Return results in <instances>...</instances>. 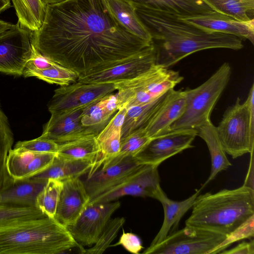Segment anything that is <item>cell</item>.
<instances>
[{"label": "cell", "instance_id": "1", "mask_svg": "<svg viewBox=\"0 0 254 254\" xmlns=\"http://www.w3.org/2000/svg\"><path fill=\"white\" fill-rule=\"evenodd\" d=\"M32 43L41 54L78 76L151 44L122 27L101 0H65L47 5L42 25L32 32Z\"/></svg>", "mask_w": 254, "mask_h": 254}, {"label": "cell", "instance_id": "2", "mask_svg": "<svg viewBox=\"0 0 254 254\" xmlns=\"http://www.w3.org/2000/svg\"><path fill=\"white\" fill-rule=\"evenodd\" d=\"M151 37L156 64L169 68L188 56L202 50L224 48L242 49V39L209 32L180 19L177 15L143 7H134Z\"/></svg>", "mask_w": 254, "mask_h": 254}, {"label": "cell", "instance_id": "3", "mask_svg": "<svg viewBox=\"0 0 254 254\" xmlns=\"http://www.w3.org/2000/svg\"><path fill=\"white\" fill-rule=\"evenodd\" d=\"M75 248H83L55 218L0 222V254H62Z\"/></svg>", "mask_w": 254, "mask_h": 254}, {"label": "cell", "instance_id": "4", "mask_svg": "<svg viewBox=\"0 0 254 254\" xmlns=\"http://www.w3.org/2000/svg\"><path fill=\"white\" fill-rule=\"evenodd\" d=\"M186 226L228 235L254 215V190L242 185L199 194Z\"/></svg>", "mask_w": 254, "mask_h": 254}, {"label": "cell", "instance_id": "5", "mask_svg": "<svg viewBox=\"0 0 254 254\" xmlns=\"http://www.w3.org/2000/svg\"><path fill=\"white\" fill-rule=\"evenodd\" d=\"M238 97L235 103L225 112L216 132L226 153L233 159L254 151V84L247 100L241 103Z\"/></svg>", "mask_w": 254, "mask_h": 254}, {"label": "cell", "instance_id": "6", "mask_svg": "<svg viewBox=\"0 0 254 254\" xmlns=\"http://www.w3.org/2000/svg\"><path fill=\"white\" fill-rule=\"evenodd\" d=\"M231 74L230 64L224 63L202 84L185 90V111L171 126L170 131L195 129L210 120L211 111L226 88Z\"/></svg>", "mask_w": 254, "mask_h": 254}, {"label": "cell", "instance_id": "7", "mask_svg": "<svg viewBox=\"0 0 254 254\" xmlns=\"http://www.w3.org/2000/svg\"><path fill=\"white\" fill-rule=\"evenodd\" d=\"M179 72L157 64L137 76L114 83L119 109L152 102L180 83Z\"/></svg>", "mask_w": 254, "mask_h": 254}, {"label": "cell", "instance_id": "8", "mask_svg": "<svg viewBox=\"0 0 254 254\" xmlns=\"http://www.w3.org/2000/svg\"><path fill=\"white\" fill-rule=\"evenodd\" d=\"M226 235L186 226L163 241L146 248L144 254H211Z\"/></svg>", "mask_w": 254, "mask_h": 254}, {"label": "cell", "instance_id": "9", "mask_svg": "<svg viewBox=\"0 0 254 254\" xmlns=\"http://www.w3.org/2000/svg\"><path fill=\"white\" fill-rule=\"evenodd\" d=\"M156 53L151 44L127 57L103 64L80 75L77 81L87 83H115L134 78L156 64Z\"/></svg>", "mask_w": 254, "mask_h": 254}, {"label": "cell", "instance_id": "10", "mask_svg": "<svg viewBox=\"0 0 254 254\" xmlns=\"http://www.w3.org/2000/svg\"><path fill=\"white\" fill-rule=\"evenodd\" d=\"M115 90L114 83H87L77 80L56 89L48 109L54 114L84 108Z\"/></svg>", "mask_w": 254, "mask_h": 254}, {"label": "cell", "instance_id": "11", "mask_svg": "<svg viewBox=\"0 0 254 254\" xmlns=\"http://www.w3.org/2000/svg\"><path fill=\"white\" fill-rule=\"evenodd\" d=\"M32 32L18 22L0 34V71L23 74L32 54Z\"/></svg>", "mask_w": 254, "mask_h": 254}, {"label": "cell", "instance_id": "12", "mask_svg": "<svg viewBox=\"0 0 254 254\" xmlns=\"http://www.w3.org/2000/svg\"><path fill=\"white\" fill-rule=\"evenodd\" d=\"M158 168L157 166L140 165L122 182L91 199L88 204L113 201L127 195L155 199L162 189Z\"/></svg>", "mask_w": 254, "mask_h": 254}, {"label": "cell", "instance_id": "13", "mask_svg": "<svg viewBox=\"0 0 254 254\" xmlns=\"http://www.w3.org/2000/svg\"><path fill=\"white\" fill-rule=\"evenodd\" d=\"M197 135L195 129L171 130L151 138L133 157L140 165L159 166L170 157L193 147L192 142Z\"/></svg>", "mask_w": 254, "mask_h": 254}, {"label": "cell", "instance_id": "14", "mask_svg": "<svg viewBox=\"0 0 254 254\" xmlns=\"http://www.w3.org/2000/svg\"><path fill=\"white\" fill-rule=\"evenodd\" d=\"M120 206L119 201L88 204L76 222L67 229L80 245L91 247Z\"/></svg>", "mask_w": 254, "mask_h": 254}, {"label": "cell", "instance_id": "15", "mask_svg": "<svg viewBox=\"0 0 254 254\" xmlns=\"http://www.w3.org/2000/svg\"><path fill=\"white\" fill-rule=\"evenodd\" d=\"M178 17L189 24L209 32L237 36L254 44V19L242 21L215 11Z\"/></svg>", "mask_w": 254, "mask_h": 254}, {"label": "cell", "instance_id": "16", "mask_svg": "<svg viewBox=\"0 0 254 254\" xmlns=\"http://www.w3.org/2000/svg\"><path fill=\"white\" fill-rule=\"evenodd\" d=\"M62 182L55 219L67 228L76 222L88 205L90 197L79 178Z\"/></svg>", "mask_w": 254, "mask_h": 254}, {"label": "cell", "instance_id": "17", "mask_svg": "<svg viewBox=\"0 0 254 254\" xmlns=\"http://www.w3.org/2000/svg\"><path fill=\"white\" fill-rule=\"evenodd\" d=\"M140 165L133 157L100 167L83 182L90 199L117 185Z\"/></svg>", "mask_w": 254, "mask_h": 254}, {"label": "cell", "instance_id": "18", "mask_svg": "<svg viewBox=\"0 0 254 254\" xmlns=\"http://www.w3.org/2000/svg\"><path fill=\"white\" fill-rule=\"evenodd\" d=\"M56 156L52 153L34 152L21 148L11 149L6 160L8 174L15 181L29 179L47 169Z\"/></svg>", "mask_w": 254, "mask_h": 254}, {"label": "cell", "instance_id": "19", "mask_svg": "<svg viewBox=\"0 0 254 254\" xmlns=\"http://www.w3.org/2000/svg\"><path fill=\"white\" fill-rule=\"evenodd\" d=\"M83 108L51 114L40 136L59 144L90 134L81 122Z\"/></svg>", "mask_w": 254, "mask_h": 254}, {"label": "cell", "instance_id": "20", "mask_svg": "<svg viewBox=\"0 0 254 254\" xmlns=\"http://www.w3.org/2000/svg\"><path fill=\"white\" fill-rule=\"evenodd\" d=\"M186 106L185 91L169 90L145 130L153 138L170 131L171 126L183 114Z\"/></svg>", "mask_w": 254, "mask_h": 254}, {"label": "cell", "instance_id": "21", "mask_svg": "<svg viewBox=\"0 0 254 254\" xmlns=\"http://www.w3.org/2000/svg\"><path fill=\"white\" fill-rule=\"evenodd\" d=\"M201 189L187 199L182 201L169 198L161 189L155 199L162 204L164 213L163 224L149 246H153L163 241L169 234L177 230L180 221L186 213L191 208Z\"/></svg>", "mask_w": 254, "mask_h": 254}, {"label": "cell", "instance_id": "22", "mask_svg": "<svg viewBox=\"0 0 254 254\" xmlns=\"http://www.w3.org/2000/svg\"><path fill=\"white\" fill-rule=\"evenodd\" d=\"M118 110L115 94H109L83 108L81 123L90 134L96 136Z\"/></svg>", "mask_w": 254, "mask_h": 254}, {"label": "cell", "instance_id": "23", "mask_svg": "<svg viewBox=\"0 0 254 254\" xmlns=\"http://www.w3.org/2000/svg\"><path fill=\"white\" fill-rule=\"evenodd\" d=\"M134 7L139 6L188 16L207 13L213 11L201 0H123Z\"/></svg>", "mask_w": 254, "mask_h": 254}, {"label": "cell", "instance_id": "24", "mask_svg": "<svg viewBox=\"0 0 254 254\" xmlns=\"http://www.w3.org/2000/svg\"><path fill=\"white\" fill-rule=\"evenodd\" d=\"M101 0L112 16L122 27L134 36L151 42L149 33L131 3L123 0Z\"/></svg>", "mask_w": 254, "mask_h": 254}, {"label": "cell", "instance_id": "25", "mask_svg": "<svg viewBox=\"0 0 254 254\" xmlns=\"http://www.w3.org/2000/svg\"><path fill=\"white\" fill-rule=\"evenodd\" d=\"M197 135L206 143L211 157V167L210 175L202 186L204 187L214 180L220 172L232 166L228 159L218 137L216 127L209 120L195 129Z\"/></svg>", "mask_w": 254, "mask_h": 254}, {"label": "cell", "instance_id": "26", "mask_svg": "<svg viewBox=\"0 0 254 254\" xmlns=\"http://www.w3.org/2000/svg\"><path fill=\"white\" fill-rule=\"evenodd\" d=\"M48 180L29 178L16 181L1 192L0 203L36 206V200Z\"/></svg>", "mask_w": 254, "mask_h": 254}, {"label": "cell", "instance_id": "27", "mask_svg": "<svg viewBox=\"0 0 254 254\" xmlns=\"http://www.w3.org/2000/svg\"><path fill=\"white\" fill-rule=\"evenodd\" d=\"M95 136L93 134L87 135L60 144L56 156L65 159L88 162L93 166L99 152Z\"/></svg>", "mask_w": 254, "mask_h": 254}, {"label": "cell", "instance_id": "28", "mask_svg": "<svg viewBox=\"0 0 254 254\" xmlns=\"http://www.w3.org/2000/svg\"><path fill=\"white\" fill-rule=\"evenodd\" d=\"M92 166V163L88 162L65 159L56 156L47 169L30 178L46 180L54 179L63 181L88 174Z\"/></svg>", "mask_w": 254, "mask_h": 254}, {"label": "cell", "instance_id": "29", "mask_svg": "<svg viewBox=\"0 0 254 254\" xmlns=\"http://www.w3.org/2000/svg\"><path fill=\"white\" fill-rule=\"evenodd\" d=\"M167 92L152 102L127 109L121 129L122 138L135 130L145 128L164 100Z\"/></svg>", "mask_w": 254, "mask_h": 254}, {"label": "cell", "instance_id": "30", "mask_svg": "<svg viewBox=\"0 0 254 254\" xmlns=\"http://www.w3.org/2000/svg\"><path fill=\"white\" fill-rule=\"evenodd\" d=\"M18 22L31 32L37 30L42 25L46 6L40 0H11Z\"/></svg>", "mask_w": 254, "mask_h": 254}, {"label": "cell", "instance_id": "31", "mask_svg": "<svg viewBox=\"0 0 254 254\" xmlns=\"http://www.w3.org/2000/svg\"><path fill=\"white\" fill-rule=\"evenodd\" d=\"M13 135L8 119L0 106V191L2 192L15 181L6 168V160L13 143Z\"/></svg>", "mask_w": 254, "mask_h": 254}, {"label": "cell", "instance_id": "32", "mask_svg": "<svg viewBox=\"0 0 254 254\" xmlns=\"http://www.w3.org/2000/svg\"><path fill=\"white\" fill-rule=\"evenodd\" d=\"M213 11L247 21L254 18V0H201Z\"/></svg>", "mask_w": 254, "mask_h": 254}, {"label": "cell", "instance_id": "33", "mask_svg": "<svg viewBox=\"0 0 254 254\" xmlns=\"http://www.w3.org/2000/svg\"><path fill=\"white\" fill-rule=\"evenodd\" d=\"M25 77H36L51 84L66 85L77 80L78 75L74 71L56 63L44 69H24Z\"/></svg>", "mask_w": 254, "mask_h": 254}, {"label": "cell", "instance_id": "34", "mask_svg": "<svg viewBox=\"0 0 254 254\" xmlns=\"http://www.w3.org/2000/svg\"><path fill=\"white\" fill-rule=\"evenodd\" d=\"M62 188V181L49 179L43 189L38 194L36 200V207L47 217L55 218Z\"/></svg>", "mask_w": 254, "mask_h": 254}, {"label": "cell", "instance_id": "35", "mask_svg": "<svg viewBox=\"0 0 254 254\" xmlns=\"http://www.w3.org/2000/svg\"><path fill=\"white\" fill-rule=\"evenodd\" d=\"M151 138L147 135L145 128L135 130L122 138L119 153L101 166L117 162L126 157H133L142 149Z\"/></svg>", "mask_w": 254, "mask_h": 254}, {"label": "cell", "instance_id": "36", "mask_svg": "<svg viewBox=\"0 0 254 254\" xmlns=\"http://www.w3.org/2000/svg\"><path fill=\"white\" fill-rule=\"evenodd\" d=\"M125 221L126 219L124 217L111 218L96 243L89 248L85 249L84 254H102L110 247Z\"/></svg>", "mask_w": 254, "mask_h": 254}, {"label": "cell", "instance_id": "37", "mask_svg": "<svg viewBox=\"0 0 254 254\" xmlns=\"http://www.w3.org/2000/svg\"><path fill=\"white\" fill-rule=\"evenodd\" d=\"M45 217L36 206L0 203V222Z\"/></svg>", "mask_w": 254, "mask_h": 254}, {"label": "cell", "instance_id": "38", "mask_svg": "<svg viewBox=\"0 0 254 254\" xmlns=\"http://www.w3.org/2000/svg\"><path fill=\"white\" fill-rule=\"evenodd\" d=\"M254 215L227 235L223 242L212 252L211 254L220 253L234 242L244 239L253 238L254 234Z\"/></svg>", "mask_w": 254, "mask_h": 254}, {"label": "cell", "instance_id": "39", "mask_svg": "<svg viewBox=\"0 0 254 254\" xmlns=\"http://www.w3.org/2000/svg\"><path fill=\"white\" fill-rule=\"evenodd\" d=\"M59 146L58 143L51 139L39 136L30 140L18 141L14 146V148H21L34 152L52 153L56 154Z\"/></svg>", "mask_w": 254, "mask_h": 254}, {"label": "cell", "instance_id": "40", "mask_svg": "<svg viewBox=\"0 0 254 254\" xmlns=\"http://www.w3.org/2000/svg\"><path fill=\"white\" fill-rule=\"evenodd\" d=\"M127 111L126 107L118 110L104 128L95 136L97 143L118 130H121Z\"/></svg>", "mask_w": 254, "mask_h": 254}, {"label": "cell", "instance_id": "41", "mask_svg": "<svg viewBox=\"0 0 254 254\" xmlns=\"http://www.w3.org/2000/svg\"><path fill=\"white\" fill-rule=\"evenodd\" d=\"M122 246L128 252L137 254L143 248L140 238L132 233H126L124 231L119 241L111 246Z\"/></svg>", "mask_w": 254, "mask_h": 254}, {"label": "cell", "instance_id": "42", "mask_svg": "<svg viewBox=\"0 0 254 254\" xmlns=\"http://www.w3.org/2000/svg\"><path fill=\"white\" fill-rule=\"evenodd\" d=\"M56 63L41 54L32 44V54L24 69H44L53 66Z\"/></svg>", "mask_w": 254, "mask_h": 254}, {"label": "cell", "instance_id": "43", "mask_svg": "<svg viewBox=\"0 0 254 254\" xmlns=\"http://www.w3.org/2000/svg\"><path fill=\"white\" fill-rule=\"evenodd\" d=\"M220 254H254V242L252 239L250 242H243L236 247L228 250H224Z\"/></svg>", "mask_w": 254, "mask_h": 254}, {"label": "cell", "instance_id": "44", "mask_svg": "<svg viewBox=\"0 0 254 254\" xmlns=\"http://www.w3.org/2000/svg\"><path fill=\"white\" fill-rule=\"evenodd\" d=\"M251 157L249 166L247 173V175L244 181L243 186L249 188L253 190L254 188V151H252L250 153Z\"/></svg>", "mask_w": 254, "mask_h": 254}, {"label": "cell", "instance_id": "45", "mask_svg": "<svg viewBox=\"0 0 254 254\" xmlns=\"http://www.w3.org/2000/svg\"><path fill=\"white\" fill-rule=\"evenodd\" d=\"M13 25L10 22L0 19V34L10 28Z\"/></svg>", "mask_w": 254, "mask_h": 254}, {"label": "cell", "instance_id": "46", "mask_svg": "<svg viewBox=\"0 0 254 254\" xmlns=\"http://www.w3.org/2000/svg\"><path fill=\"white\" fill-rule=\"evenodd\" d=\"M45 5L55 4L64 1L65 0H40Z\"/></svg>", "mask_w": 254, "mask_h": 254}, {"label": "cell", "instance_id": "47", "mask_svg": "<svg viewBox=\"0 0 254 254\" xmlns=\"http://www.w3.org/2000/svg\"><path fill=\"white\" fill-rule=\"evenodd\" d=\"M0 200H1V192L0 191Z\"/></svg>", "mask_w": 254, "mask_h": 254}]
</instances>
